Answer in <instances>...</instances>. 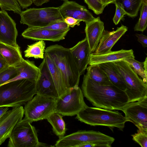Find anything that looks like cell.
Returning a JSON list of instances; mask_svg holds the SVG:
<instances>
[{"instance_id": "obj_1", "label": "cell", "mask_w": 147, "mask_h": 147, "mask_svg": "<svg viewBox=\"0 0 147 147\" xmlns=\"http://www.w3.org/2000/svg\"><path fill=\"white\" fill-rule=\"evenodd\" d=\"M83 94L94 106L110 110H120L129 103L125 92L113 85L105 86L93 81L86 74L82 85Z\"/></svg>"}, {"instance_id": "obj_2", "label": "cell", "mask_w": 147, "mask_h": 147, "mask_svg": "<svg viewBox=\"0 0 147 147\" xmlns=\"http://www.w3.org/2000/svg\"><path fill=\"white\" fill-rule=\"evenodd\" d=\"M36 82L22 79L0 86V107L25 105L36 94Z\"/></svg>"}, {"instance_id": "obj_3", "label": "cell", "mask_w": 147, "mask_h": 147, "mask_svg": "<svg viewBox=\"0 0 147 147\" xmlns=\"http://www.w3.org/2000/svg\"><path fill=\"white\" fill-rule=\"evenodd\" d=\"M45 53L61 72L69 92L71 88L78 86L80 76L69 49L56 44L47 47Z\"/></svg>"}, {"instance_id": "obj_4", "label": "cell", "mask_w": 147, "mask_h": 147, "mask_svg": "<svg viewBox=\"0 0 147 147\" xmlns=\"http://www.w3.org/2000/svg\"><path fill=\"white\" fill-rule=\"evenodd\" d=\"M79 121L91 126L102 125L110 128L117 127L123 130L128 121L118 111L90 107L87 106L76 115Z\"/></svg>"}, {"instance_id": "obj_5", "label": "cell", "mask_w": 147, "mask_h": 147, "mask_svg": "<svg viewBox=\"0 0 147 147\" xmlns=\"http://www.w3.org/2000/svg\"><path fill=\"white\" fill-rule=\"evenodd\" d=\"M122 78L126 86L125 91L129 103L138 101L147 97V84L133 71L124 61L113 62Z\"/></svg>"}, {"instance_id": "obj_6", "label": "cell", "mask_w": 147, "mask_h": 147, "mask_svg": "<svg viewBox=\"0 0 147 147\" xmlns=\"http://www.w3.org/2000/svg\"><path fill=\"white\" fill-rule=\"evenodd\" d=\"M114 141L113 138L99 131L81 130L59 138L54 146L77 147L81 144L88 143L96 147H111Z\"/></svg>"}, {"instance_id": "obj_7", "label": "cell", "mask_w": 147, "mask_h": 147, "mask_svg": "<svg viewBox=\"0 0 147 147\" xmlns=\"http://www.w3.org/2000/svg\"><path fill=\"white\" fill-rule=\"evenodd\" d=\"M21 24L30 28H41L54 23L64 21L59 7L30 8L22 11L20 14Z\"/></svg>"}, {"instance_id": "obj_8", "label": "cell", "mask_w": 147, "mask_h": 147, "mask_svg": "<svg viewBox=\"0 0 147 147\" xmlns=\"http://www.w3.org/2000/svg\"><path fill=\"white\" fill-rule=\"evenodd\" d=\"M31 123L23 119L13 128L7 145L8 147L47 146L38 141L37 132Z\"/></svg>"}, {"instance_id": "obj_9", "label": "cell", "mask_w": 147, "mask_h": 147, "mask_svg": "<svg viewBox=\"0 0 147 147\" xmlns=\"http://www.w3.org/2000/svg\"><path fill=\"white\" fill-rule=\"evenodd\" d=\"M56 99L38 94L25 104L24 119L31 123L47 118L55 112Z\"/></svg>"}, {"instance_id": "obj_10", "label": "cell", "mask_w": 147, "mask_h": 147, "mask_svg": "<svg viewBox=\"0 0 147 147\" xmlns=\"http://www.w3.org/2000/svg\"><path fill=\"white\" fill-rule=\"evenodd\" d=\"M87 106L82 90L78 86L56 99L55 112L62 116H73L77 115Z\"/></svg>"}, {"instance_id": "obj_11", "label": "cell", "mask_w": 147, "mask_h": 147, "mask_svg": "<svg viewBox=\"0 0 147 147\" xmlns=\"http://www.w3.org/2000/svg\"><path fill=\"white\" fill-rule=\"evenodd\" d=\"M128 121L131 122L138 131L147 132V97L129 103L121 110Z\"/></svg>"}, {"instance_id": "obj_12", "label": "cell", "mask_w": 147, "mask_h": 147, "mask_svg": "<svg viewBox=\"0 0 147 147\" xmlns=\"http://www.w3.org/2000/svg\"><path fill=\"white\" fill-rule=\"evenodd\" d=\"M38 67L40 73L36 82V94L57 99L58 93L45 58Z\"/></svg>"}, {"instance_id": "obj_13", "label": "cell", "mask_w": 147, "mask_h": 147, "mask_svg": "<svg viewBox=\"0 0 147 147\" xmlns=\"http://www.w3.org/2000/svg\"><path fill=\"white\" fill-rule=\"evenodd\" d=\"M24 109L22 106L13 108L0 118V146L9 138L16 125L23 118Z\"/></svg>"}, {"instance_id": "obj_14", "label": "cell", "mask_w": 147, "mask_h": 147, "mask_svg": "<svg viewBox=\"0 0 147 147\" xmlns=\"http://www.w3.org/2000/svg\"><path fill=\"white\" fill-rule=\"evenodd\" d=\"M18 35L15 21L5 10H0V42L20 49L16 40Z\"/></svg>"}, {"instance_id": "obj_15", "label": "cell", "mask_w": 147, "mask_h": 147, "mask_svg": "<svg viewBox=\"0 0 147 147\" xmlns=\"http://www.w3.org/2000/svg\"><path fill=\"white\" fill-rule=\"evenodd\" d=\"M59 7L60 13L64 19L66 17H70L86 23L95 18L85 6L75 1H64Z\"/></svg>"}, {"instance_id": "obj_16", "label": "cell", "mask_w": 147, "mask_h": 147, "mask_svg": "<svg viewBox=\"0 0 147 147\" xmlns=\"http://www.w3.org/2000/svg\"><path fill=\"white\" fill-rule=\"evenodd\" d=\"M69 30H54L28 27L22 32V35L25 38L34 40L56 42L64 39Z\"/></svg>"}, {"instance_id": "obj_17", "label": "cell", "mask_w": 147, "mask_h": 147, "mask_svg": "<svg viewBox=\"0 0 147 147\" xmlns=\"http://www.w3.org/2000/svg\"><path fill=\"white\" fill-rule=\"evenodd\" d=\"M69 49L80 76L83 74L88 65L91 53L86 38H85Z\"/></svg>"}, {"instance_id": "obj_18", "label": "cell", "mask_w": 147, "mask_h": 147, "mask_svg": "<svg viewBox=\"0 0 147 147\" xmlns=\"http://www.w3.org/2000/svg\"><path fill=\"white\" fill-rule=\"evenodd\" d=\"M127 29L126 26L122 25L115 31L110 32L104 30L96 50L93 53L101 54L111 51L112 47Z\"/></svg>"}, {"instance_id": "obj_19", "label": "cell", "mask_w": 147, "mask_h": 147, "mask_svg": "<svg viewBox=\"0 0 147 147\" xmlns=\"http://www.w3.org/2000/svg\"><path fill=\"white\" fill-rule=\"evenodd\" d=\"M134 51L132 49L112 51L101 54L91 53L90 56L88 65H91L102 63L123 61L134 58Z\"/></svg>"}, {"instance_id": "obj_20", "label": "cell", "mask_w": 147, "mask_h": 147, "mask_svg": "<svg viewBox=\"0 0 147 147\" xmlns=\"http://www.w3.org/2000/svg\"><path fill=\"white\" fill-rule=\"evenodd\" d=\"M104 30V22L101 21L99 17L86 23L85 38L88 42L91 53L96 50Z\"/></svg>"}, {"instance_id": "obj_21", "label": "cell", "mask_w": 147, "mask_h": 147, "mask_svg": "<svg viewBox=\"0 0 147 147\" xmlns=\"http://www.w3.org/2000/svg\"><path fill=\"white\" fill-rule=\"evenodd\" d=\"M14 66L19 71V74L3 84L22 79H27L36 82L39 76L40 69L32 61L24 59Z\"/></svg>"}, {"instance_id": "obj_22", "label": "cell", "mask_w": 147, "mask_h": 147, "mask_svg": "<svg viewBox=\"0 0 147 147\" xmlns=\"http://www.w3.org/2000/svg\"><path fill=\"white\" fill-rule=\"evenodd\" d=\"M45 58L57 91L58 97L66 94L69 92L67 90L62 74L50 57L45 53Z\"/></svg>"}, {"instance_id": "obj_23", "label": "cell", "mask_w": 147, "mask_h": 147, "mask_svg": "<svg viewBox=\"0 0 147 147\" xmlns=\"http://www.w3.org/2000/svg\"><path fill=\"white\" fill-rule=\"evenodd\" d=\"M105 72L109 80L114 86L125 91L126 86L123 79L113 62L98 64Z\"/></svg>"}, {"instance_id": "obj_24", "label": "cell", "mask_w": 147, "mask_h": 147, "mask_svg": "<svg viewBox=\"0 0 147 147\" xmlns=\"http://www.w3.org/2000/svg\"><path fill=\"white\" fill-rule=\"evenodd\" d=\"M0 53L9 66H14L24 59L20 49L1 42Z\"/></svg>"}, {"instance_id": "obj_25", "label": "cell", "mask_w": 147, "mask_h": 147, "mask_svg": "<svg viewBox=\"0 0 147 147\" xmlns=\"http://www.w3.org/2000/svg\"><path fill=\"white\" fill-rule=\"evenodd\" d=\"M86 69V75L93 81L102 85H113L106 74L98 64L90 65Z\"/></svg>"}, {"instance_id": "obj_26", "label": "cell", "mask_w": 147, "mask_h": 147, "mask_svg": "<svg viewBox=\"0 0 147 147\" xmlns=\"http://www.w3.org/2000/svg\"><path fill=\"white\" fill-rule=\"evenodd\" d=\"M62 116L60 114L54 112L46 119L52 126L55 134L59 138L63 136L66 131L65 124Z\"/></svg>"}, {"instance_id": "obj_27", "label": "cell", "mask_w": 147, "mask_h": 147, "mask_svg": "<svg viewBox=\"0 0 147 147\" xmlns=\"http://www.w3.org/2000/svg\"><path fill=\"white\" fill-rule=\"evenodd\" d=\"M115 3L122 7L127 15L133 18L138 15L142 5V0H116Z\"/></svg>"}, {"instance_id": "obj_28", "label": "cell", "mask_w": 147, "mask_h": 147, "mask_svg": "<svg viewBox=\"0 0 147 147\" xmlns=\"http://www.w3.org/2000/svg\"><path fill=\"white\" fill-rule=\"evenodd\" d=\"M45 48L44 41L39 40L30 45H28L24 51V56L27 58L34 57L35 59H43Z\"/></svg>"}, {"instance_id": "obj_29", "label": "cell", "mask_w": 147, "mask_h": 147, "mask_svg": "<svg viewBox=\"0 0 147 147\" xmlns=\"http://www.w3.org/2000/svg\"><path fill=\"white\" fill-rule=\"evenodd\" d=\"M141 6L140 18L134 28V30L135 31L143 32L147 26V0H142Z\"/></svg>"}, {"instance_id": "obj_30", "label": "cell", "mask_w": 147, "mask_h": 147, "mask_svg": "<svg viewBox=\"0 0 147 147\" xmlns=\"http://www.w3.org/2000/svg\"><path fill=\"white\" fill-rule=\"evenodd\" d=\"M123 61L128 63L133 71L142 78L143 82L147 83V73L145 71L143 68L144 62L137 61L134 58L127 59Z\"/></svg>"}, {"instance_id": "obj_31", "label": "cell", "mask_w": 147, "mask_h": 147, "mask_svg": "<svg viewBox=\"0 0 147 147\" xmlns=\"http://www.w3.org/2000/svg\"><path fill=\"white\" fill-rule=\"evenodd\" d=\"M19 74L14 66H9L0 71V86L15 77Z\"/></svg>"}, {"instance_id": "obj_32", "label": "cell", "mask_w": 147, "mask_h": 147, "mask_svg": "<svg viewBox=\"0 0 147 147\" xmlns=\"http://www.w3.org/2000/svg\"><path fill=\"white\" fill-rule=\"evenodd\" d=\"M0 7L1 10L12 11L19 14L22 11L17 0H0Z\"/></svg>"}, {"instance_id": "obj_33", "label": "cell", "mask_w": 147, "mask_h": 147, "mask_svg": "<svg viewBox=\"0 0 147 147\" xmlns=\"http://www.w3.org/2000/svg\"><path fill=\"white\" fill-rule=\"evenodd\" d=\"M89 9L92 10L97 15L102 13L105 7L101 3L100 0H84Z\"/></svg>"}, {"instance_id": "obj_34", "label": "cell", "mask_w": 147, "mask_h": 147, "mask_svg": "<svg viewBox=\"0 0 147 147\" xmlns=\"http://www.w3.org/2000/svg\"><path fill=\"white\" fill-rule=\"evenodd\" d=\"M132 139L142 147L147 146V132L139 131L132 135Z\"/></svg>"}, {"instance_id": "obj_35", "label": "cell", "mask_w": 147, "mask_h": 147, "mask_svg": "<svg viewBox=\"0 0 147 147\" xmlns=\"http://www.w3.org/2000/svg\"><path fill=\"white\" fill-rule=\"evenodd\" d=\"M69 27L65 21H62L56 22L44 27L37 28L54 30L66 31L69 30Z\"/></svg>"}, {"instance_id": "obj_36", "label": "cell", "mask_w": 147, "mask_h": 147, "mask_svg": "<svg viewBox=\"0 0 147 147\" xmlns=\"http://www.w3.org/2000/svg\"><path fill=\"white\" fill-rule=\"evenodd\" d=\"M116 6V11L113 18V22L117 25L125 15H126L122 7L118 3H114Z\"/></svg>"}, {"instance_id": "obj_37", "label": "cell", "mask_w": 147, "mask_h": 147, "mask_svg": "<svg viewBox=\"0 0 147 147\" xmlns=\"http://www.w3.org/2000/svg\"><path fill=\"white\" fill-rule=\"evenodd\" d=\"M64 21L69 27L71 28H73L76 25L79 26L81 22L80 20L70 17H66L64 19Z\"/></svg>"}, {"instance_id": "obj_38", "label": "cell", "mask_w": 147, "mask_h": 147, "mask_svg": "<svg viewBox=\"0 0 147 147\" xmlns=\"http://www.w3.org/2000/svg\"><path fill=\"white\" fill-rule=\"evenodd\" d=\"M136 36L138 38V41L142 45L143 47H147V36L142 34H136Z\"/></svg>"}, {"instance_id": "obj_39", "label": "cell", "mask_w": 147, "mask_h": 147, "mask_svg": "<svg viewBox=\"0 0 147 147\" xmlns=\"http://www.w3.org/2000/svg\"><path fill=\"white\" fill-rule=\"evenodd\" d=\"M20 7L23 9H27L33 3L32 0H17Z\"/></svg>"}, {"instance_id": "obj_40", "label": "cell", "mask_w": 147, "mask_h": 147, "mask_svg": "<svg viewBox=\"0 0 147 147\" xmlns=\"http://www.w3.org/2000/svg\"><path fill=\"white\" fill-rule=\"evenodd\" d=\"M9 66L8 63L0 53V71Z\"/></svg>"}, {"instance_id": "obj_41", "label": "cell", "mask_w": 147, "mask_h": 147, "mask_svg": "<svg viewBox=\"0 0 147 147\" xmlns=\"http://www.w3.org/2000/svg\"><path fill=\"white\" fill-rule=\"evenodd\" d=\"M50 0H33V3L37 6H40L43 4L47 3Z\"/></svg>"}, {"instance_id": "obj_42", "label": "cell", "mask_w": 147, "mask_h": 147, "mask_svg": "<svg viewBox=\"0 0 147 147\" xmlns=\"http://www.w3.org/2000/svg\"><path fill=\"white\" fill-rule=\"evenodd\" d=\"M7 107H0V118H1L9 110Z\"/></svg>"}, {"instance_id": "obj_43", "label": "cell", "mask_w": 147, "mask_h": 147, "mask_svg": "<svg viewBox=\"0 0 147 147\" xmlns=\"http://www.w3.org/2000/svg\"><path fill=\"white\" fill-rule=\"evenodd\" d=\"M102 4L106 7L110 3H114L116 0H100Z\"/></svg>"}, {"instance_id": "obj_44", "label": "cell", "mask_w": 147, "mask_h": 147, "mask_svg": "<svg viewBox=\"0 0 147 147\" xmlns=\"http://www.w3.org/2000/svg\"><path fill=\"white\" fill-rule=\"evenodd\" d=\"M96 147V146L94 144L86 143L81 144L78 145L77 147Z\"/></svg>"}, {"instance_id": "obj_45", "label": "cell", "mask_w": 147, "mask_h": 147, "mask_svg": "<svg viewBox=\"0 0 147 147\" xmlns=\"http://www.w3.org/2000/svg\"><path fill=\"white\" fill-rule=\"evenodd\" d=\"M144 62L143 68L145 71L147 73V57H146Z\"/></svg>"}, {"instance_id": "obj_46", "label": "cell", "mask_w": 147, "mask_h": 147, "mask_svg": "<svg viewBox=\"0 0 147 147\" xmlns=\"http://www.w3.org/2000/svg\"><path fill=\"white\" fill-rule=\"evenodd\" d=\"M61 0L63 1H68V0Z\"/></svg>"}]
</instances>
